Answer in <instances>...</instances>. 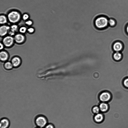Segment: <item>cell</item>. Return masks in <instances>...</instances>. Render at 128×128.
I'll list each match as a JSON object with an SVG mask.
<instances>
[{
	"instance_id": "83f0119b",
	"label": "cell",
	"mask_w": 128,
	"mask_h": 128,
	"mask_svg": "<svg viewBox=\"0 0 128 128\" xmlns=\"http://www.w3.org/2000/svg\"><path fill=\"white\" fill-rule=\"evenodd\" d=\"M0 46H1L0 50H1L3 49V48H4L3 45L1 43H0Z\"/></svg>"
},
{
	"instance_id": "4fadbf2b",
	"label": "cell",
	"mask_w": 128,
	"mask_h": 128,
	"mask_svg": "<svg viewBox=\"0 0 128 128\" xmlns=\"http://www.w3.org/2000/svg\"><path fill=\"white\" fill-rule=\"evenodd\" d=\"M9 125V122L8 120L3 119L1 121L0 123L1 128H7Z\"/></svg>"
},
{
	"instance_id": "603a6c76",
	"label": "cell",
	"mask_w": 128,
	"mask_h": 128,
	"mask_svg": "<svg viewBox=\"0 0 128 128\" xmlns=\"http://www.w3.org/2000/svg\"><path fill=\"white\" fill-rule=\"evenodd\" d=\"M26 24L29 26L33 24V22L31 20H28L26 22Z\"/></svg>"
},
{
	"instance_id": "277c9868",
	"label": "cell",
	"mask_w": 128,
	"mask_h": 128,
	"mask_svg": "<svg viewBox=\"0 0 128 128\" xmlns=\"http://www.w3.org/2000/svg\"><path fill=\"white\" fill-rule=\"evenodd\" d=\"M36 122L37 125L41 128L45 127L47 123L46 118L42 116H40L37 118Z\"/></svg>"
},
{
	"instance_id": "44dd1931",
	"label": "cell",
	"mask_w": 128,
	"mask_h": 128,
	"mask_svg": "<svg viewBox=\"0 0 128 128\" xmlns=\"http://www.w3.org/2000/svg\"><path fill=\"white\" fill-rule=\"evenodd\" d=\"M29 17V16L27 14H24L23 16V19L25 20H27Z\"/></svg>"
},
{
	"instance_id": "7c38bea8",
	"label": "cell",
	"mask_w": 128,
	"mask_h": 128,
	"mask_svg": "<svg viewBox=\"0 0 128 128\" xmlns=\"http://www.w3.org/2000/svg\"><path fill=\"white\" fill-rule=\"evenodd\" d=\"M9 56L7 52L2 51L0 53V59L2 62L6 61L9 58Z\"/></svg>"
},
{
	"instance_id": "6da1fadb",
	"label": "cell",
	"mask_w": 128,
	"mask_h": 128,
	"mask_svg": "<svg viewBox=\"0 0 128 128\" xmlns=\"http://www.w3.org/2000/svg\"><path fill=\"white\" fill-rule=\"evenodd\" d=\"M108 21L109 19L106 17L99 16L95 20V26L98 29H104L109 25Z\"/></svg>"
},
{
	"instance_id": "5b68a950",
	"label": "cell",
	"mask_w": 128,
	"mask_h": 128,
	"mask_svg": "<svg viewBox=\"0 0 128 128\" xmlns=\"http://www.w3.org/2000/svg\"><path fill=\"white\" fill-rule=\"evenodd\" d=\"M14 41V39L12 37L7 36L3 39V42L5 46L9 47L13 45Z\"/></svg>"
},
{
	"instance_id": "d6986e66",
	"label": "cell",
	"mask_w": 128,
	"mask_h": 128,
	"mask_svg": "<svg viewBox=\"0 0 128 128\" xmlns=\"http://www.w3.org/2000/svg\"><path fill=\"white\" fill-rule=\"evenodd\" d=\"M17 28L18 27L16 25H12L11 27L10 30L15 32L17 30Z\"/></svg>"
},
{
	"instance_id": "d4e9b609",
	"label": "cell",
	"mask_w": 128,
	"mask_h": 128,
	"mask_svg": "<svg viewBox=\"0 0 128 128\" xmlns=\"http://www.w3.org/2000/svg\"><path fill=\"white\" fill-rule=\"evenodd\" d=\"M44 128H54V126L51 124H49L45 127Z\"/></svg>"
},
{
	"instance_id": "3957f363",
	"label": "cell",
	"mask_w": 128,
	"mask_h": 128,
	"mask_svg": "<svg viewBox=\"0 0 128 128\" xmlns=\"http://www.w3.org/2000/svg\"><path fill=\"white\" fill-rule=\"evenodd\" d=\"M111 97L109 93L104 92L100 94L99 96V99L102 102L106 103L109 101Z\"/></svg>"
},
{
	"instance_id": "7402d4cb",
	"label": "cell",
	"mask_w": 128,
	"mask_h": 128,
	"mask_svg": "<svg viewBox=\"0 0 128 128\" xmlns=\"http://www.w3.org/2000/svg\"><path fill=\"white\" fill-rule=\"evenodd\" d=\"M28 31L30 33H33L34 31V29L33 28H30L28 29Z\"/></svg>"
},
{
	"instance_id": "484cf974",
	"label": "cell",
	"mask_w": 128,
	"mask_h": 128,
	"mask_svg": "<svg viewBox=\"0 0 128 128\" xmlns=\"http://www.w3.org/2000/svg\"><path fill=\"white\" fill-rule=\"evenodd\" d=\"M15 32L12 31L10 30V31L9 32V34L11 36L15 34Z\"/></svg>"
},
{
	"instance_id": "e0dca14e",
	"label": "cell",
	"mask_w": 128,
	"mask_h": 128,
	"mask_svg": "<svg viewBox=\"0 0 128 128\" xmlns=\"http://www.w3.org/2000/svg\"><path fill=\"white\" fill-rule=\"evenodd\" d=\"M7 22V19L6 17L2 15L0 17V23L1 24H4Z\"/></svg>"
},
{
	"instance_id": "30bf717a",
	"label": "cell",
	"mask_w": 128,
	"mask_h": 128,
	"mask_svg": "<svg viewBox=\"0 0 128 128\" xmlns=\"http://www.w3.org/2000/svg\"><path fill=\"white\" fill-rule=\"evenodd\" d=\"M10 27L6 26H3L0 28V35L1 36H3L6 35Z\"/></svg>"
},
{
	"instance_id": "8992f818",
	"label": "cell",
	"mask_w": 128,
	"mask_h": 128,
	"mask_svg": "<svg viewBox=\"0 0 128 128\" xmlns=\"http://www.w3.org/2000/svg\"><path fill=\"white\" fill-rule=\"evenodd\" d=\"M122 42L120 41H115L113 45L114 50L116 52H118L122 50L123 47V45Z\"/></svg>"
},
{
	"instance_id": "7a4b0ae2",
	"label": "cell",
	"mask_w": 128,
	"mask_h": 128,
	"mask_svg": "<svg viewBox=\"0 0 128 128\" xmlns=\"http://www.w3.org/2000/svg\"><path fill=\"white\" fill-rule=\"evenodd\" d=\"M8 17L9 21L11 23H15L18 22L20 19V13L16 11L11 12L8 15Z\"/></svg>"
},
{
	"instance_id": "ffe728a7",
	"label": "cell",
	"mask_w": 128,
	"mask_h": 128,
	"mask_svg": "<svg viewBox=\"0 0 128 128\" xmlns=\"http://www.w3.org/2000/svg\"><path fill=\"white\" fill-rule=\"evenodd\" d=\"M27 28L25 27H23L19 29L20 32L22 33H25L26 32Z\"/></svg>"
},
{
	"instance_id": "ba28073f",
	"label": "cell",
	"mask_w": 128,
	"mask_h": 128,
	"mask_svg": "<svg viewBox=\"0 0 128 128\" xmlns=\"http://www.w3.org/2000/svg\"><path fill=\"white\" fill-rule=\"evenodd\" d=\"M100 112L102 113H105L107 112L109 109V106L108 103L102 102L99 105Z\"/></svg>"
},
{
	"instance_id": "9a60e30c",
	"label": "cell",
	"mask_w": 128,
	"mask_h": 128,
	"mask_svg": "<svg viewBox=\"0 0 128 128\" xmlns=\"http://www.w3.org/2000/svg\"><path fill=\"white\" fill-rule=\"evenodd\" d=\"M92 111L93 113L95 115L100 113V110L99 106L96 105L93 106L92 107Z\"/></svg>"
},
{
	"instance_id": "8fae6325",
	"label": "cell",
	"mask_w": 128,
	"mask_h": 128,
	"mask_svg": "<svg viewBox=\"0 0 128 128\" xmlns=\"http://www.w3.org/2000/svg\"><path fill=\"white\" fill-rule=\"evenodd\" d=\"M14 40L16 43H21L24 42L25 40V37L22 35L19 34L15 36Z\"/></svg>"
},
{
	"instance_id": "5bb4252c",
	"label": "cell",
	"mask_w": 128,
	"mask_h": 128,
	"mask_svg": "<svg viewBox=\"0 0 128 128\" xmlns=\"http://www.w3.org/2000/svg\"><path fill=\"white\" fill-rule=\"evenodd\" d=\"M109 25L111 27H114L116 25V21L114 18H111L109 19Z\"/></svg>"
},
{
	"instance_id": "2e32d148",
	"label": "cell",
	"mask_w": 128,
	"mask_h": 128,
	"mask_svg": "<svg viewBox=\"0 0 128 128\" xmlns=\"http://www.w3.org/2000/svg\"><path fill=\"white\" fill-rule=\"evenodd\" d=\"M13 67L11 62H7L4 64V67L7 70H10L13 68Z\"/></svg>"
},
{
	"instance_id": "f1b7e54d",
	"label": "cell",
	"mask_w": 128,
	"mask_h": 128,
	"mask_svg": "<svg viewBox=\"0 0 128 128\" xmlns=\"http://www.w3.org/2000/svg\"></svg>"
},
{
	"instance_id": "cb8c5ba5",
	"label": "cell",
	"mask_w": 128,
	"mask_h": 128,
	"mask_svg": "<svg viewBox=\"0 0 128 128\" xmlns=\"http://www.w3.org/2000/svg\"><path fill=\"white\" fill-rule=\"evenodd\" d=\"M124 84L126 87H128V78L125 80Z\"/></svg>"
},
{
	"instance_id": "4316f807",
	"label": "cell",
	"mask_w": 128,
	"mask_h": 128,
	"mask_svg": "<svg viewBox=\"0 0 128 128\" xmlns=\"http://www.w3.org/2000/svg\"><path fill=\"white\" fill-rule=\"evenodd\" d=\"M125 30L127 34L128 35V24L126 26L125 28Z\"/></svg>"
},
{
	"instance_id": "52a82bcc",
	"label": "cell",
	"mask_w": 128,
	"mask_h": 128,
	"mask_svg": "<svg viewBox=\"0 0 128 128\" xmlns=\"http://www.w3.org/2000/svg\"><path fill=\"white\" fill-rule=\"evenodd\" d=\"M94 120L96 123H100L103 121L104 116L102 113H99L94 115L93 117Z\"/></svg>"
},
{
	"instance_id": "ac0fdd59",
	"label": "cell",
	"mask_w": 128,
	"mask_h": 128,
	"mask_svg": "<svg viewBox=\"0 0 128 128\" xmlns=\"http://www.w3.org/2000/svg\"><path fill=\"white\" fill-rule=\"evenodd\" d=\"M114 57L115 59L117 60H119L121 59V55L120 53L117 52L114 54Z\"/></svg>"
},
{
	"instance_id": "9c48e42d",
	"label": "cell",
	"mask_w": 128,
	"mask_h": 128,
	"mask_svg": "<svg viewBox=\"0 0 128 128\" xmlns=\"http://www.w3.org/2000/svg\"><path fill=\"white\" fill-rule=\"evenodd\" d=\"M21 61L20 58L18 57H15L13 58L11 61V63L13 67H17L21 64Z\"/></svg>"
}]
</instances>
